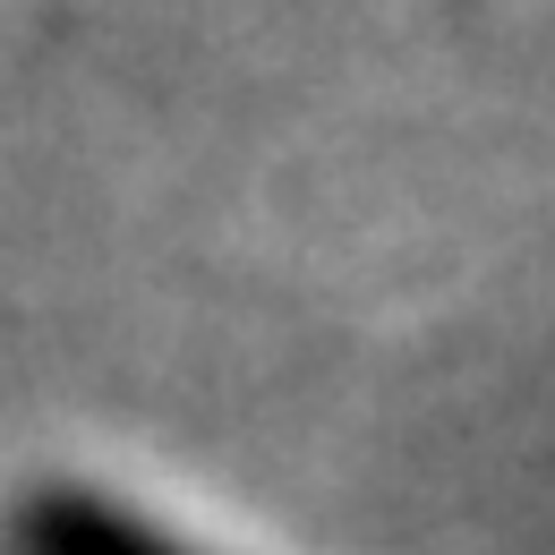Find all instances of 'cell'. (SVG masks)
Segmentation results:
<instances>
[{"mask_svg":"<svg viewBox=\"0 0 555 555\" xmlns=\"http://www.w3.org/2000/svg\"><path fill=\"white\" fill-rule=\"evenodd\" d=\"M26 555H189L171 547L163 530L120 521L112 504H86V495H43L26 513Z\"/></svg>","mask_w":555,"mask_h":555,"instance_id":"6da1fadb","label":"cell"}]
</instances>
